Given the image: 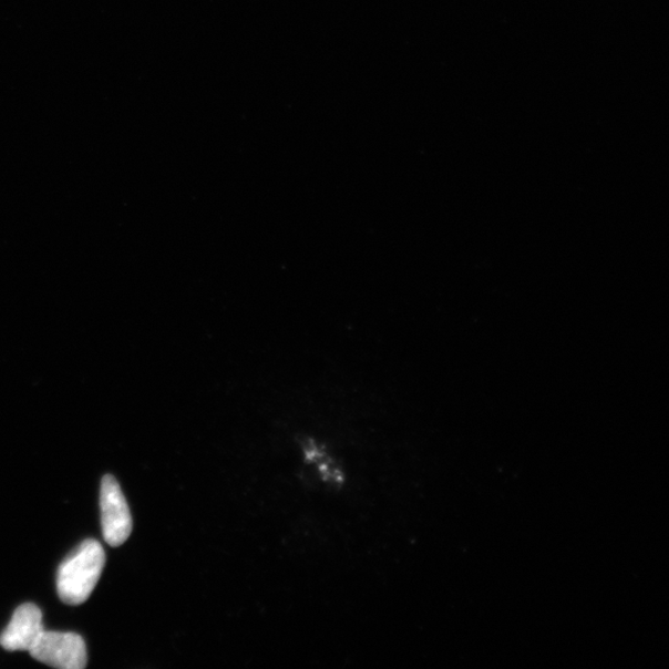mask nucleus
I'll use <instances>...</instances> for the list:
<instances>
[{"instance_id":"1","label":"nucleus","mask_w":669,"mask_h":669,"mask_svg":"<svg viewBox=\"0 0 669 669\" xmlns=\"http://www.w3.org/2000/svg\"><path fill=\"white\" fill-rule=\"evenodd\" d=\"M106 564V554L100 542L86 539L61 563L56 587L62 603H85L95 589Z\"/></svg>"},{"instance_id":"2","label":"nucleus","mask_w":669,"mask_h":669,"mask_svg":"<svg viewBox=\"0 0 669 669\" xmlns=\"http://www.w3.org/2000/svg\"><path fill=\"white\" fill-rule=\"evenodd\" d=\"M29 652L37 661L60 669L88 666L85 640L75 632L44 631Z\"/></svg>"},{"instance_id":"3","label":"nucleus","mask_w":669,"mask_h":669,"mask_svg":"<svg viewBox=\"0 0 669 669\" xmlns=\"http://www.w3.org/2000/svg\"><path fill=\"white\" fill-rule=\"evenodd\" d=\"M100 506L104 541L111 547L122 546L131 536L133 521L121 486L112 475L102 478Z\"/></svg>"},{"instance_id":"4","label":"nucleus","mask_w":669,"mask_h":669,"mask_svg":"<svg viewBox=\"0 0 669 669\" xmlns=\"http://www.w3.org/2000/svg\"><path fill=\"white\" fill-rule=\"evenodd\" d=\"M43 614L35 604H23L0 635V646L7 651H30L43 634Z\"/></svg>"}]
</instances>
